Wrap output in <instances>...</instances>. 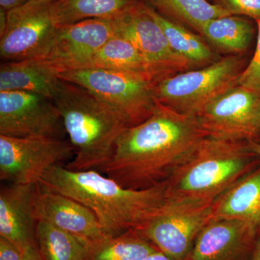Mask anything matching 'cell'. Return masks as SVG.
<instances>
[{"label":"cell","instance_id":"obj_1","mask_svg":"<svg viewBox=\"0 0 260 260\" xmlns=\"http://www.w3.org/2000/svg\"><path fill=\"white\" fill-rule=\"evenodd\" d=\"M207 137L196 116L158 103L148 119L121 133L98 172L129 189L153 187L165 182Z\"/></svg>","mask_w":260,"mask_h":260},{"label":"cell","instance_id":"obj_2","mask_svg":"<svg viewBox=\"0 0 260 260\" xmlns=\"http://www.w3.org/2000/svg\"><path fill=\"white\" fill-rule=\"evenodd\" d=\"M39 184L91 210L109 238L138 230L167 200L166 182L129 189L96 170L73 171L59 165L48 170Z\"/></svg>","mask_w":260,"mask_h":260},{"label":"cell","instance_id":"obj_3","mask_svg":"<svg viewBox=\"0 0 260 260\" xmlns=\"http://www.w3.org/2000/svg\"><path fill=\"white\" fill-rule=\"evenodd\" d=\"M73 148V171L99 170L130 127L120 114L83 87L61 80L53 97Z\"/></svg>","mask_w":260,"mask_h":260},{"label":"cell","instance_id":"obj_4","mask_svg":"<svg viewBox=\"0 0 260 260\" xmlns=\"http://www.w3.org/2000/svg\"><path fill=\"white\" fill-rule=\"evenodd\" d=\"M259 164L248 142L207 137L165 181L167 199L213 203Z\"/></svg>","mask_w":260,"mask_h":260},{"label":"cell","instance_id":"obj_5","mask_svg":"<svg viewBox=\"0 0 260 260\" xmlns=\"http://www.w3.org/2000/svg\"><path fill=\"white\" fill-rule=\"evenodd\" d=\"M58 77L87 89L120 114L130 126L148 119L158 104L155 83L138 75L87 68L65 70Z\"/></svg>","mask_w":260,"mask_h":260},{"label":"cell","instance_id":"obj_6","mask_svg":"<svg viewBox=\"0 0 260 260\" xmlns=\"http://www.w3.org/2000/svg\"><path fill=\"white\" fill-rule=\"evenodd\" d=\"M240 56L222 58L198 70H187L154 85L158 103L176 112L195 116L202 108L237 85L244 69Z\"/></svg>","mask_w":260,"mask_h":260},{"label":"cell","instance_id":"obj_7","mask_svg":"<svg viewBox=\"0 0 260 260\" xmlns=\"http://www.w3.org/2000/svg\"><path fill=\"white\" fill-rule=\"evenodd\" d=\"M214 203V202H213ZM213 203L168 200L137 232L172 260H187Z\"/></svg>","mask_w":260,"mask_h":260},{"label":"cell","instance_id":"obj_8","mask_svg":"<svg viewBox=\"0 0 260 260\" xmlns=\"http://www.w3.org/2000/svg\"><path fill=\"white\" fill-rule=\"evenodd\" d=\"M208 137L232 141H258L260 93L234 85L197 113Z\"/></svg>","mask_w":260,"mask_h":260},{"label":"cell","instance_id":"obj_9","mask_svg":"<svg viewBox=\"0 0 260 260\" xmlns=\"http://www.w3.org/2000/svg\"><path fill=\"white\" fill-rule=\"evenodd\" d=\"M73 154L70 143L56 137L0 135V179L11 184H40L48 170Z\"/></svg>","mask_w":260,"mask_h":260},{"label":"cell","instance_id":"obj_10","mask_svg":"<svg viewBox=\"0 0 260 260\" xmlns=\"http://www.w3.org/2000/svg\"><path fill=\"white\" fill-rule=\"evenodd\" d=\"M114 36L113 19H87L56 26L46 47L32 59L51 67L58 74L85 68Z\"/></svg>","mask_w":260,"mask_h":260},{"label":"cell","instance_id":"obj_11","mask_svg":"<svg viewBox=\"0 0 260 260\" xmlns=\"http://www.w3.org/2000/svg\"><path fill=\"white\" fill-rule=\"evenodd\" d=\"M147 5L142 2L113 20L115 36L126 39L141 53L156 83L193 66L171 48L162 29L149 14Z\"/></svg>","mask_w":260,"mask_h":260},{"label":"cell","instance_id":"obj_12","mask_svg":"<svg viewBox=\"0 0 260 260\" xmlns=\"http://www.w3.org/2000/svg\"><path fill=\"white\" fill-rule=\"evenodd\" d=\"M61 121L52 99L30 92L0 91V135L55 137Z\"/></svg>","mask_w":260,"mask_h":260},{"label":"cell","instance_id":"obj_13","mask_svg":"<svg viewBox=\"0 0 260 260\" xmlns=\"http://www.w3.org/2000/svg\"><path fill=\"white\" fill-rule=\"evenodd\" d=\"M34 218L73 234L89 247L110 239L91 210L70 197L37 184L34 197Z\"/></svg>","mask_w":260,"mask_h":260},{"label":"cell","instance_id":"obj_14","mask_svg":"<svg viewBox=\"0 0 260 260\" xmlns=\"http://www.w3.org/2000/svg\"><path fill=\"white\" fill-rule=\"evenodd\" d=\"M55 24L49 5L35 9L18 8L7 13V26L0 37V56L21 61L37 56L50 40Z\"/></svg>","mask_w":260,"mask_h":260},{"label":"cell","instance_id":"obj_15","mask_svg":"<svg viewBox=\"0 0 260 260\" xmlns=\"http://www.w3.org/2000/svg\"><path fill=\"white\" fill-rule=\"evenodd\" d=\"M259 236L241 220H211L197 237L187 260H251Z\"/></svg>","mask_w":260,"mask_h":260},{"label":"cell","instance_id":"obj_16","mask_svg":"<svg viewBox=\"0 0 260 260\" xmlns=\"http://www.w3.org/2000/svg\"><path fill=\"white\" fill-rule=\"evenodd\" d=\"M37 184L5 186L0 192V237L20 251L37 246L34 197Z\"/></svg>","mask_w":260,"mask_h":260},{"label":"cell","instance_id":"obj_17","mask_svg":"<svg viewBox=\"0 0 260 260\" xmlns=\"http://www.w3.org/2000/svg\"><path fill=\"white\" fill-rule=\"evenodd\" d=\"M210 219L241 220L260 234V164L214 201Z\"/></svg>","mask_w":260,"mask_h":260},{"label":"cell","instance_id":"obj_18","mask_svg":"<svg viewBox=\"0 0 260 260\" xmlns=\"http://www.w3.org/2000/svg\"><path fill=\"white\" fill-rule=\"evenodd\" d=\"M60 80L55 70L34 59L6 61L0 66V91L30 92L53 99Z\"/></svg>","mask_w":260,"mask_h":260},{"label":"cell","instance_id":"obj_19","mask_svg":"<svg viewBox=\"0 0 260 260\" xmlns=\"http://www.w3.org/2000/svg\"><path fill=\"white\" fill-rule=\"evenodd\" d=\"M144 1L56 0L49 5V10L56 26H61L87 19H114Z\"/></svg>","mask_w":260,"mask_h":260},{"label":"cell","instance_id":"obj_20","mask_svg":"<svg viewBox=\"0 0 260 260\" xmlns=\"http://www.w3.org/2000/svg\"><path fill=\"white\" fill-rule=\"evenodd\" d=\"M87 68L114 70L138 75L155 83L144 56L131 43L117 36H114L104 44Z\"/></svg>","mask_w":260,"mask_h":260},{"label":"cell","instance_id":"obj_21","mask_svg":"<svg viewBox=\"0 0 260 260\" xmlns=\"http://www.w3.org/2000/svg\"><path fill=\"white\" fill-rule=\"evenodd\" d=\"M147 10L162 29L173 50L193 67L207 66L216 61L213 51L201 38L160 14L151 5H147Z\"/></svg>","mask_w":260,"mask_h":260},{"label":"cell","instance_id":"obj_22","mask_svg":"<svg viewBox=\"0 0 260 260\" xmlns=\"http://www.w3.org/2000/svg\"><path fill=\"white\" fill-rule=\"evenodd\" d=\"M254 32L249 20L231 15L210 20L203 25L200 34L222 50L242 53L250 45Z\"/></svg>","mask_w":260,"mask_h":260},{"label":"cell","instance_id":"obj_23","mask_svg":"<svg viewBox=\"0 0 260 260\" xmlns=\"http://www.w3.org/2000/svg\"><path fill=\"white\" fill-rule=\"evenodd\" d=\"M37 244L44 260H86L89 246L70 233L47 222L37 225Z\"/></svg>","mask_w":260,"mask_h":260},{"label":"cell","instance_id":"obj_24","mask_svg":"<svg viewBox=\"0 0 260 260\" xmlns=\"http://www.w3.org/2000/svg\"><path fill=\"white\" fill-rule=\"evenodd\" d=\"M157 251L139 232L131 230L90 246L86 260H144Z\"/></svg>","mask_w":260,"mask_h":260},{"label":"cell","instance_id":"obj_25","mask_svg":"<svg viewBox=\"0 0 260 260\" xmlns=\"http://www.w3.org/2000/svg\"><path fill=\"white\" fill-rule=\"evenodd\" d=\"M160 14L189 25L198 32L213 19L231 15L223 8L208 0H147ZM159 13V12H158Z\"/></svg>","mask_w":260,"mask_h":260},{"label":"cell","instance_id":"obj_26","mask_svg":"<svg viewBox=\"0 0 260 260\" xmlns=\"http://www.w3.org/2000/svg\"><path fill=\"white\" fill-rule=\"evenodd\" d=\"M256 21L258 34L255 51L249 64L239 75L237 85L260 93V18Z\"/></svg>","mask_w":260,"mask_h":260},{"label":"cell","instance_id":"obj_27","mask_svg":"<svg viewBox=\"0 0 260 260\" xmlns=\"http://www.w3.org/2000/svg\"><path fill=\"white\" fill-rule=\"evenodd\" d=\"M213 4L229 14L243 15L257 20L260 18V0H213Z\"/></svg>","mask_w":260,"mask_h":260},{"label":"cell","instance_id":"obj_28","mask_svg":"<svg viewBox=\"0 0 260 260\" xmlns=\"http://www.w3.org/2000/svg\"><path fill=\"white\" fill-rule=\"evenodd\" d=\"M0 260H23V251L0 237Z\"/></svg>","mask_w":260,"mask_h":260},{"label":"cell","instance_id":"obj_29","mask_svg":"<svg viewBox=\"0 0 260 260\" xmlns=\"http://www.w3.org/2000/svg\"><path fill=\"white\" fill-rule=\"evenodd\" d=\"M28 0H0L1 10L8 12L16 9L26 3Z\"/></svg>","mask_w":260,"mask_h":260},{"label":"cell","instance_id":"obj_30","mask_svg":"<svg viewBox=\"0 0 260 260\" xmlns=\"http://www.w3.org/2000/svg\"><path fill=\"white\" fill-rule=\"evenodd\" d=\"M23 260H44L37 246H30L23 251Z\"/></svg>","mask_w":260,"mask_h":260},{"label":"cell","instance_id":"obj_31","mask_svg":"<svg viewBox=\"0 0 260 260\" xmlns=\"http://www.w3.org/2000/svg\"><path fill=\"white\" fill-rule=\"evenodd\" d=\"M56 0H28L25 4L19 7L25 10L35 9V8H42L54 3Z\"/></svg>","mask_w":260,"mask_h":260},{"label":"cell","instance_id":"obj_32","mask_svg":"<svg viewBox=\"0 0 260 260\" xmlns=\"http://www.w3.org/2000/svg\"><path fill=\"white\" fill-rule=\"evenodd\" d=\"M144 260H172L168 257L165 254H162L160 251H155L153 254H150L148 257L145 258Z\"/></svg>","mask_w":260,"mask_h":260},{"label":"cell","instance_id":"obj_33","mask_svg":"<svg viewBox=\"0 0 260 260\" xmlns=\"http://www.w3.org/2000/svg\"><path fill=\"white\" fill-rule=\"evenodd\" d=\"M248 145H249V148H250L251 151L254 152V153L260 158V142H248Z\"/></svg>","mask_w":260,"mask_h":260},{"label":"cell","instance_id":"obj_34","mask_svg":"<svg viewBox=\"0 0 260 260\" xmlns=\"http://www.w3.org/2000/svg\"><path fill=\"white\" fill-rule=\"evenodd\" d=\"M251 260H260V234L256 240L255 247Z\"/></svg>","mask_w":260,"mask_h":260},{"label":"cell","instance_id":"obj_35","mask_svg":"<svg viewBox=\"0 0 260 260\" xmlns=\"http://www.w3.org/2000/svg\"><path fill=\"white\" fill-rule=\"evenodd\" d=\"M146 1H147V0H146Z\"/></svg>","mask_w":260,"mask_h":260}]
</instances>
